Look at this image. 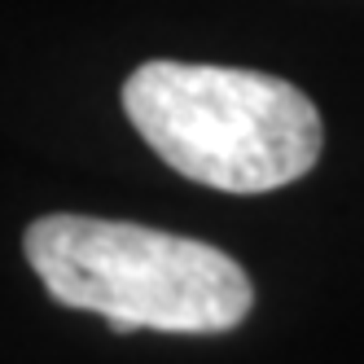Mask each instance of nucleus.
Here are the masks:
<instances>
[{"mask_svg":"<svg viewBox=\"0 0 364 364\" xmlns=\"http://www.w3.org/2000/svg\"><path fill=\"white\" fill-rule=\"evenodd\" d=\"M22 255L48 299L110 321L114 333H228L255 307L232 255L167 228L97 215H40Z\"/></svg>","mask_w":364,"mask_h":364,"instance_id":"obj_1","label":"nucleus"},{"mask_svg":"<svg viewBox=\"0 0 364 364\" xmlns=\"http://www.w3.org/2000/svg\"><path fill=\"white\" fill-rule=\"evenodd\" d=\"M123 114L171 171L224 193L294 185L325 149L311 97L264 70L145 62L123 80Z\"/></svg>","mask_w":364,"mask_h":364,"instance_id":"obj_2","label":"nucleus"}]
</instances>
